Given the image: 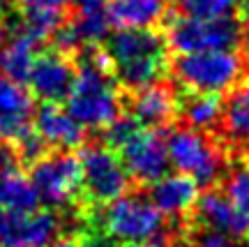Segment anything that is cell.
<instances>
[{
	"label": "cell",
	"mask_w": 249,
	"mask_h": 247,
	"mask_svg": "<svg viewBox=\"0 0 249 247\" xmlns=\"http://www.w3.org/2000/svg\"><path fill=\"white\" fill-rule=\"evenodd\" d=\"M28 171L39 201L51 206L53 210H65L67 206L74 210L81 192L79 155H74L71 150H49L33 167H28Z\"/></svg>",
	"instance_id": "obj_7"
},
{
	"label": "cell",
	"mask_w": 249,
	"mask_h": 247,
	"mask_svg": "<svg viewBox=\"0 0 249 247\" xmlns=\"http://www.w3.org/2000/svg\"><path fill=\"white\" fill-rule=\"evenodd\" d=\"M12 167H21L17 157V150L9 141H0V171H7Z\"/></svg>",
	"instance_id": "obj_27"
},
{
	"label": "cell",
	"mask_w": 249,
	"mask_h": 247,
	"mask_svg": "<svg viewBox=\"0 0 249 247\" xmlns=\"http://www.w3.org/2000/svg\"><path fill=\"white\" fill-rule=\"evenodd\" d=\"M0 53H2V49H0Z\"/></svg>",
	"instance_id": "obj_34"
},
{
	"label": "cell",
	"mask_w": 249,
	"mask_h": 247,
	"mask_svg": "<svg viewBox=\"0 0 249 247\" xmlns=\"http://www.w3.org/2000/svg\"><path fill=\"white\" fill-rule=\"evenodd\" d=\"M67 114L92 132H104L123 115V95L108 70V58L97 46L81 51V62L67 95Z\"/></svg>",
	"instance_id": "obj_1"
},
{
	"label": "cell",
	"mask_w": 249,
	"mask_h": 247,
	"mask_svg": "<svg viewBox=\"0 0 249 247\" xmlns=\"http://www.w3.org/2000/svg\"><path fill=\"white\" fill-rule=\"evenodd\" d=\"M62 26V12L58 7H26L18 23L14 26V33L30 37L33 42L42 44L58 33Z\"/></svg>",
	"instance_id": "obj_22"
},
{
	"label": "cell",
	"mask_w": 249,
	"mask_h": 247,
	"mask_svg": "<svg viewBox=\"0 0 249 247\" xmlns=\"http://www.w3.org/2000/svg\"><path fill=\"white\" fill-rule=\"evenodd\" d=\"M108 70L124 90L145 88L166 74V42L150 28H120L107 42Z\"/></svg>",
	"instance_id": "obj_2"
},
{
	"label": "cell",
	"mask_w": 249,
	"mask_h": 247,
	"mask_svg": "<svg viewBox=\"0 0 249 247\" xmlns=\"http://www.w3.org/2000/svg\"><path fill=\"white\" fill-rule=\"evenodd\" d=\"M111 21L108 14L102 9H88L81 12L67 26H60L58 33L53 35L58 51H76V49H88V46H97L102 39H107Z\"/></svg>",
	"instance_id": "obj_17"
},
{
	"label": "cell",
	"mask_w": 249,
	"mask_h": 247,
	"mask_svg": "<svg viewBox=\"0 0 249 247\" xmlns=\"http://www.w3.org/2000/svg\"><path fill=\"white\" fill-rule=\"evenodd\" d=\"M235 247H249V236H242V238H238Z\"/></svg>",
	"instance_id": "obj_30"
},
{
	"label": "cell",
	"mask_w": 249,
	"mask_h": 247,
	"mask_svg": "<svg viewBox=\"0 0 249 247\" xmlns=\"http://www.w3.org/2000/svg\"><path fill=\"white\" fill-rule=\"evenodd\" d=\"M23 7H58L60 9L67 0H17Z\"/></svg>",
	"instance_id": "obj_28"
},
{
	"label": "cell",
	"mask_w": 249,
	"mask_h": 247,
	"mask_svg": "<svg viewBox=\"0 0 249 247\" xmlns=\"http://www.w3.org/2000/svg\"><path fill=\"white\" fill-rule=\"evenodd\" d=\"M242 28L233 19L178 17L169 23V46L176 53H198L233 49L240 44Z\"/></svg>",
	"instance_id": "obj_8"
},
{
	"label": "cell",
	"mask_w": 249,
	"mask_h": 247,
	"mask_svg": "<svg viewBox=\"0 0 249 247\" xmlns=\"http://www.w3.org/2000/svg\"><path fill=\"white\" fill-rule=\"evenodd\" d=\"M166 132L169 130L141 127L136 120L123 114L116 123L104 130V143L118 152L134 185L148 187L161 176H166L171 169Z\"/></svg>",
	"instance_id": "obj_3"
},
{
	"label": "cell",
	"mask_w": 249,
	"mask_h": 247,
	"mask_svg": "<svg viewBox=\"0 0 249 247\" xmlns=\"http://www.w3.org/2000/svg\"><path fill=\"white\" fill-rule=\"evenodd\" d=\"M178 111L180 97L176 95V90L160 81L134 90L127 99V115L141 127L171 130V125L178 123Z\"/></svg>",
	"instance_id": "obj_12"
},
{
	"label": "cell",
	"mask_w": 249,
	"mask_h": 247,
	"mask_svg": "<svg viewBox=\"0 0 249 247\" xmlns=\"http://www.w3.org/2000/svg\"><path fill=\"white\" fill-rule=\"evenodd\" d=\"M194 224L198 229L214 231V233H222L226 238L238 240L242 236H247L233 203L229 201V196L224 194V190L219 185L201 190L194 208Z\"/></svg>",
	"instance_id": "obj_14"
},
{
	"label": "cell",
	"mask_w": 249,
	"mask_h": 247,
	"mask_svg": "<svg viewBox=\"0 0 249 247\" xmlns=\"http://www.w3.org/2000/svg\"><path fill=\"white\" fill-rule=\"evenodd\" d=\"M245 62L233 49L182 53L173 62V74L187 93H226L242 79Z\"/></svg>",
	"instance_id": "obj_6"
},
{
	"label": "cell",
	"mask_w": 249,
	"mask_h": 247,
	"mask_svg": "<svg viewBox=\"0 0 249 247\" xmlns=\"http://www.w3.org/2000/svg\"><path fill=\"white\" fill-rule=\"evenodd\" d=\"M5 9H7V0H0V17L5 14Z\"/></svg>",
	"instance_id": "obj_31"
},
{
	"label": "cell",
	"mask_w": 249,
	"mask_h": 247,
	"mask_svg": "<svg viewBox=\"0 0 249 247\" xmlns=\"http://www.w3.org/2000/svg\"><path fill=\"white\" fill-rule=\"evenodd\" d=\"M74 76H76V70L70 58L62 51H49L37 53L26 83L30 86L33 97L42 99L44 104H58L67 99Z\"/></svg>",
	"instance_id": "obj_11"
},
{
	"label": "cell",
	"mask_w": 249,
	"mask_h": 247,
	"mask_svg": "<svg viewBox=\"0 0 249 247\" xmlns=\"http://www.w3.org/2000/svg\"><path fill=\"white\" fill-rule=\"evenodd\" d=\"M37 49L39 44L33 42L30 37L21 35V33H12L7 46L0 53V67L5 72V76L18 81V83H26L28 74L33 70V62L37 58Z\"/></svg>",
	"instance_id": "obj_21"
},
{
	"label": "cell",
	"mask_w": 249,
	"mask_h": 247,
	"mask_svg": "<svg viewBox=\"0 0 249 247\" xmlns=\"http://www.w3.org/2000/svg\"><path fill=\"white\" fill-rule=\"evenodd\" d=\"M79 162L81 192L74 206L79 220H86L88 215L116 201L129 187H134L118 152L108 148L107 143H83L79 148Z\"/></svg>",
	"instance_id": "obj_5"
},
{
	"label": "cell",
	"mask_w": 249,
	"mask_h": 247,
	"mask_svg": "<svg viewBox=\"0 0 249 247\" xmlns=\"http://www.w3.org/2000/svg\"><path fill=\"white\" fill-rule=\"evenodd\" d=\"M226 93L229 95L222 99V118L214 134L226 143L235 162V155L249 141V79H240Z\"/></svg>",
	"instance_id": "obj_15"
},
{
	"label": "cell",
	"mask_w": 249,
	"mask_h": 247,
	"mask_svg": "<svg viewBox=\"0 0 249 247\" xmlns=\"http://www.w3.org/2000/svg\"><path fill=\"white\" fill-rule=\"evenodd\" d=\"M65 231L58 210H30V212H7L0 210V243L18 247H49Z\"/></svg>",
	"instance_id": "obj_9"
},
{
	"label": "cell",
	"mask_w": 249,
	"mask_h": 247,
	"mask_svg": "<svg viewBox=\"0 0 249 247\" xmlns=\"http://www.w3.org/2000/svg\"><path fill=\"white\" fill-rule=\"evenodd\" d=\"M79 247H132V245H124V243H118V240H111V238H107L104 233H99V231L88 229V227H81Z\"/></svg>",
	"instance_id": "obj_25"
},
{
	"label": "cell",
	"mask_w": 249,
	"mask_h": 247,
	"mask_svg": "<svg viewBox=\"0 0 249 247\" xmlns=\"http://www.w3.org/2000/svg\"><path fill=\"white\" fill-rule=\"evenodd\" d=\"M166 148L171 167L194 178L201 190L219 185L233 167V152L214 132L178 125L166 132Z\"/></svg>",
	"instance_id": "obj_4"
},
{
	"label": "cell",
	"mask_w": 249,
	"mask_h": 247,
	"mask_svg": "<svg viewBox=\"0 0 249 247\" xmlns=\"http://www.w3.org/2000/svg\"><path fill=\"white\" fill-rule=\"evenodd\" d=\"M189 247H235V243H233V238H226L222 233L198 229L196 236L192 238V243H189Z\"/></svg>",
	"instance_id": "obj_26"
},
{
	"label": "cell",
	"mask_w": 249,
	"mask_h": 247,
	"mask_svg": "<svg viewBox=\"0 0 249 247\" xmlns=\"http://www.w3.org/2000/svg\"><path fill=\"white\" fill-rule=\"evenodd\" d=\"M166 12V0H111L108 21L118 28H152Z\"/></svg>",
	"instance_id": "obj_19"
},
{
	"label": "cell",
	"mask_w": 249,
	"mask_h": 247,
	"mask_svg": "<svg viewBox=\"0 0 249 247\" xmlns=\"http://www.w3.org/2000/svg\"><path fill=\"white\" fill-rule=\"evenodd\" d=\"M143 190L164 217L180 224H194V208L201 194V187L196 185L194 178L169 171L166 176H161Z\"/></svg>",
	"instance_id": "obj_10"
},
{
	"label": "cell",
	"mask_w": 249,
	"mask_h": 247,
	"mask_svg": "<svg viewBox=\"0 0 249 247\" xmlns=\"http://www.w3.org/2000/svg\"><path fill=\"white\" fill-rule=\"evenodd\" d=\"M23 167H12L0 171V210L7 212H30L39 208V194Z\"/></svg>",
	"instance_id": "obj_18"
},
{
	"label": "cell",
	"mask_w": 249,
	"mask_h": 247,
	"mask_svg": "<svg viewBox=\"0 0 249 247\" xmlns=\"http://www.w3.org/2000/svg\"><path fill=\"white\" fill-rule=\"evenodd\" d=\"M185 17L194 19H231L238 0H176Z\"/></svg>",
	"instance_id": "obj_24"
},
{
	"label": "cell",
	"mask_w": 249,
	"mask_h": 247,
	"mask_svg": "<svg viewBox=\"0 0 249 247\" xmlns=\"http://www.w3.org/2000/svg\"><path fill=\"white\" fill-rule=\"evenodd\" d=\"M33 120L35 132L51 150H74L86 143V130L58 104H42Z\"/></svg>",
	"instance_id": "obj_16"
},
{
	"label": "cell",
	"mask_w": 249,
	"mask_h": 247,
	"mask_svg": "<svg viewBox=\"0 0 249 247\" xmlns=\"http://www.w3.org/2000/svg\"><path fill=\"white\" fill-rule=\"evenodd\" d=\"M219 187L229 196V201L233 203V208L245 227V233L249 236V167L235 162L219 183Z\"/></svg>",
	"instance_id": "obj_23"
},
{
	"label": "cell",
	"mask_w": 249,
	"mask_h": 247,
	"mask_svg": "<svg viewBox=\"0 0 249 247\" xmlns=\"http://www.w3.org/2000/svg\"><path fill=\"white\" fill-rule=\"evenodd\" d=\"M222 118V97L213 93H187L180 99L178 123L192 130L217 132Z\"/></svg>",
	"instance_id": "obj_20"
},
{
	"label": "cell",
	"mask_w": 249,
	"mask_h": 247,
	"mask_svg": "<svg viewBox=\"0 0 249 247\" xmlns=\"http://www.w3.org/2000/svg\"><path fill=\"white\" fill-rule=\"evenodd\" d=\"M245 5H249V0H245Z\"/></svg>",
	"instance_id": "obj_33"
},
{
	"label": "cell",
	"mask_w": 249,
	"mask_h": 247,
	"mask_svg": "<svg viewBox=\"0 0 249 247\" xmlns=\"http://www.w3.org/2000/svg\"><path fill=\"white\" fill-rule=\"evenodd\" d=\"M35 97L33 93L9 76H0V141H17L33 127Z\"/></svg>",
	"instance_id": "obj_13"
},
{
	"label": "cell",
	"mask_w": 249,
	"mask_h": 247,
	"mask_svg": "<svg viewBox=\"0 0 249 247\" xmlns=\"http://www.w3.org/2000/svg\"><path fill=\"white\" fill-rule=\"evenodd\" d=\"M79 5L81 12H88V9H104V5H108L111 0H74Z\"/></svg>",
	"instance_id": "obj_29"
},
{
	"label": "cell",
	"mask_w": 249,
	"mask_h": 247,
	"mask_svg": "<svg viewBox=\"0 0 249 247\" xmlns=\"http://www.w3.org/2000/svg\"><path fill=\"white\" fill-rule=\"evenodd\" d=\"M0 247H18V245H7V243H0Z\"/></svg>",
	"instance_id": "obj_32"
}]
</instances>
